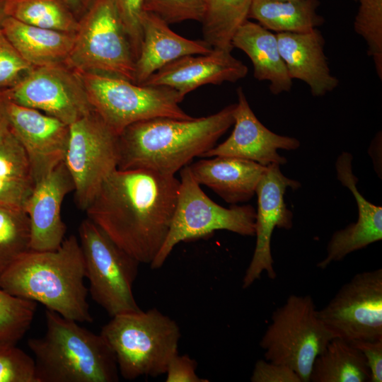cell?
Segmentation results:
<instances>
[{
    "mask_svg": "<svg viewBox=\"0 0 382 382\" xmlns=\"http://www.w3.org/2000/svg\"><path fill=\"white\" fill-rule=\"evenodd\" d=\"M179 187L175 175L117 169L85 212L119 247L140 263L151 264L168 233Z\"/></svg>",
    "mask_w": 382,
    "mask_h": 382,
    "instance_id": "obj_1",
    "label": "cell"
},
{
    "mask_svg": "<svg viewBox=\"0 0 382 382\" xmlns=\"http://www.w3.org/2000/svg\"><path fill=\"white\" fill-rule=\"evenodd\" d=\"M236 103L206 117H156L135 122L118 135L117 169H147L175 175L216 146L233 125Z\"/></svg>",
    "mask_w": 382,
    "mask_h": 382,
    "instance_id": "obj_2",
    "label": "cell"
},
{
    "mask_svg": "<svg viewBox=\"0 0 382 382\" xmlns=\"http://www.w3.org/2000/svg\"><path fill=\"white\" fill-rule=\"evenodd\" d=\"M85 278L81 245L71 235L55 250L23 254L0 274V288L39 302L66 319L91 323Z\"/></svg>",
    "mask_w": 382,
    "mask_h": 382,
    "instance_id": "obj_3",
    "label": "cell"
},
{
    "mask_svg": "<svg viewBox=\"0 0 382 382\" xmlns=\"http://www.w3.org/2000/svg\"><path fill=\"white\" fill-rule=\"evenodd\" d=\"M46 332L30 338L38 382H117L115 355L96 334L54 311L45 312Z\"/></svg>",
    "mask_w": 382,
    "mask_h": 382,
    "instance_id": "obj_4",
    "label": "cell"
},
{
    "mask_svg": "<svg viewBox=\"0 0 382 382\" xmlns=\"http://www.w3.org/2000/svg\"><path fill=\"white\" fill-rule=\"evenodd\" d=\"M100 332L112 349L119 373L127 380L165 374L178 354L177 323L157 308L111 317Z\"/></svg>",
    "mask_w": 382,
    "mask_h": 382,
    "instance_id": "obj_5",
    "label": "cell"
},
{
    "mask_svg": "<svg viewBox=\"0 0 382 382\" xmlns=\"http://www.w3.org/2000/svg\"><path fill=\"white\" fill-rule=\"evenodd\" d=\"M334 338L318 318L310 295H290L277 308L260 347L265 360L285 365L310 382L313 362Z\"/></svg>",
    "mask_w": 382,
    "mask_h": 382,
    "instance_id": "obj_6",
    "label": "cell"
},
{
    "mask_svg": "<svg viewBox=\"0 0 382 382\" xmlns=\"http://www.w3.org/2000/svg\"><path fill=\"white\" fill-rule=\"evenodd\" d=\"M79 74L93 110L118 135L127 127L143 120L193 118L180 108L184 98L171 88L140 85L107 74Z\"/></svg>",
    "mask_w": 382,
    "mask_h": 382,
    "instance_id": "obj_7",
    "label": "cell"
},
{
    "mask_svg": "<svg viewBox=\"0 0 382 382\" xmlns=\"http://www.w3.org/2000/svg\"><path fill=\"white\" fill-rule=\"evenodd\" d=\"M79 73H96L134 82L135 57L113 0H96L79 20L65 62Z\"/></svg>",
    "mask_w": 382,
    "mask_h": 382,
    "instance_id": "obj_8",
    "label": "cell"
},
{
    "mask_svg": "<svg viewBox=\"0 0 382 382\" xmlns=\"http://www.w3.org/2000/svg\"><path fill=\"white\" fill-rule=\"evenodd\" d=\"M180 180L175 212L167 236L150 264L160 268L181 241L207 236L218 230L241 236L255 233L256 210L249 204L225 208L212 201L195 180L189 166L180 170Z\"/></svg>",
    "mask_w": 382,
    "mask_h": 382,
    "instance_id": "obj_9",
    "label": "cell"
},
{
    "mask_svg": "<svg viewBox=\"0 0 382 382\" xmlns=\"http://www.w3.org/2000/svg\"><path fill=\"white\" fill-rule=\"evenodd\" d=\"M79 235L93 300L110 317L141 310L132 291L140 262L88 218Z\"/></svg>",
    "mask_w": 382,
    "mask_h": 382,
    "instance_id": "obj_10",
    "label": "cell"
},
{
    "mask_svg": "<svg viewBox=\"0 0 382 382\" xmlns=\"http://www.w3.org/2000/svg\"><path fill=\"white\" fill-rule=\"evenodd\" d=\"M64 163L74 185L76 203L85 211L117 169L118 134L93 110L69 125Z\"/></svg>",
    "mask_w": 382,
    "mask_h": 382,
    "instance_id": "obj_11",
    "label": "cell"
},
{
    "mask_svg": "<svg viewBox=\"0 0 382 382\" xmlns=\"http://www.w3.org/2000/svg\"><path fill=\"white\" fill-rule=\"evenodd\" d=\"M334 337L347 342L382 339V270L356 274L317 311Z\"/></svg>",
    "mask_w": 382,
    "mask_h": 382,
    "instance_id": "obj_12",
    "label": "cell"
},
{
    "mask_svg": "<svg viewBox=\"0 0 382 382\" xmlns=\"http://www.w3.org/2000/svg\"><path fill=\"white\" fill-rule=\"evenodd\" d=\"M6 91L12 103L68 125L93 111L80 74L65 64L33 67Z\"/></svg>",
    "mask_w": 382,
    "mask_h": 382,
    "instance_id": "obj_13",
    "label": "cell"
},
{
    "mask_svg": "<svg viewBox=\"0 0 382 382\" xmlns=\"http://www.w3.org/2000/svg\"><path fill=\"white\" fill-rule=\"evenodd\" d=\"M301 187L297 180L286 177L278 164H270L261 178L255 191L257 196L255 233L256 244L250 262L242 282L243 289L250 286L266 272L274 279L276 272L271 252V240L275 228L290 229L293 226V213L284 202L288 188Z\"/></svg>",
    "mask_w": 382,
    "mask_h": 382,
    "instance_id": "obj_14",
    "label": "cell"
},
{
    "mask_svg": "<svg viewBox=\"0 0 382 382\" xmlns=\"http://www.w3.org/2000/svg\"><path fill=\"white\" fill-rule=\"evenodd\" d=\"M9 117L12 132L28 156L35 184L64 162L69 125L37 110L11 101Z\"/></svg>",
    "mask_w": 382,
    "mask_h": 382,
    "instance_id": "obj_15",
    "label": "cell"
},
{
    "mask_svg": "<svg viewBox=\"0 0 382 382\" xmlns=\"http://www.w3.org/2000/svg\"><path fill=\"white\" fill-rule=\"evenodd\" d=\"M237 96L231 135L202 157H236L264 166L286 163V159L279 154L278 150H295L300 146V141L294 137L277 134L264 126L253 112L241 87L237 89Z\"/></svg>",
    "mask_w": 382,
    "mask_h": 382,
    "instance_id": "obj_16",
    "label": "cell"
},
{
    "mask_svg": "<svg viewBox=\"0 0 382 382\" xmlns=\"http://www.w3.org/2000/svg\"><path fill=\"white\" fill-rule=\"evenodd\" d=\"M74 190L64 162L35 184L24 208L30 222L31 250H53L62 243L66 227L61 216L62 204Z\"/></svg>",
    "mask_w": 382,
    "mask_h": 382,
    "instance_id": "obj_17",
    "label": "cell"
},
{
    "mask_svg": "<svg viewBox=\"0 0 382 382\" xmlns=\"http://www.w3.org/2000/svg\"><path fill=\"white\" fill-rule=\"evenodd\" d=\"M248 74V67L231 51L212 49L207 54L180 57L151 75L143 84L175 89L182 98L206 84L235 83Z\"/></svg>",
    "mask_w": 382,
    "mask_h": 382,
    "instance_id": "obj_18",
    "label": "cell"
},
{
    "mask_svg": "<svg viewBox=\"0 0 382 382\" xmlns=\"http://www.w3.org/2000/svg\"><path fill=\"white\" fill-rule=\"evenodd\" d=\"M281 56L291 79L306 83L313 96L332 91L338 79L330 71L325 40L317 28L307 33H276Z\"/></svg>",
    "mask_w": 382,
    "mask_h": 382,
    "instance_id": "obj_19",
    "label": "cell"
},
{
    "mask_svg": "<svg viewBox=\"0 0 382 382\" xmlns=\"http://www.w3.org/2000/svg\"><path fill=\"white\" fill-rule=\"evenodd\" d=\"M141 25L142 40L135 61V83L143 84L154 73L180 57L207 54L213 49L204 40L179 35L153 13L143 11Z\"/></svg>",
    "mask_w": 382,
    "mask_h": 382,
    "instance_id": "obj_20",
    "label": "cell"
},
{
    "mask_svg": "<svg viewBox=\"0 0 382 382\" xmlns=\"http://www.w3.org/2000/svg\"><path fill=\"white\" fill-rule=\"evenodd\" d=\"M195 180L236 204L250 199L267 170L255 161L231 156H214L188 165Z\"/></svg>",
    "mask_w": 382,
    "mask_h": 382,
    "instance_id": "obj_21",
    "label": "cell"
},
{
    "mask_svg": "<svg viewBox=\"0 0 382 382\" xmlns=\"http://www.w3.org/2000/svg\"><path fill=\"white\" fill-rule=\"evenodd\" d=\"M352 160L350 153L343 151L335 163L339 181L353 194L358 207L357 221L335 231L328 242L331 252L340 258L382 239V207L366 200L358 190Z\"/></svg>",
    "mask_w": 382,
    "mask_h": 382,
    "instance_id": "obj_22",
    "label": "cell"
},
{
    "mask_svg": "<svg viewBox=\"0 0 382 382\" xmlns=\"http://www.w3.org/2000/svg\"><path fill=\"white\" fill-rule=\"evenodd\" d=\"M231 44L250 58L254 77L267 81L271 93L290 91L292 79L281 56L276 33L248 19L237 29Z\"/></svg>",
    "mask_w": 382,
    "mask_h": 382,
    "instance_id": "obj_23",
    "label": "cell"
},
{
    "mask_svg": "<svg viewBox=\"0 0 382 382\" xmlns=\"http://www.w3.org/2000/svg\"><path fill=\"white\" fill-rule=\"evenodd\" d=\"M1 29L23 57L33 67L65 64L75 33L43 28L7 17Z\"/></svg>",
    "mask_w": 382,
    "mask_h": 382,
    "instance_id": "obj_24",
    "label": "cell"
},
{
    "mask_svg": "<svg viewBox=\"0 0 382 382\" xmlns=\"http://www.w3.org/2000/svg\"><path fill=\"white\" fill-rule=\"evenodd\" d=\"M319 6V0H252L248 19L276 33H307L324 23Z\"/></svg>",
    "mask_w": 382,
    "mask_h": 382,
    "instance_id": "obj_25",
    "label": "cell"
},
{
    "mask_svg": "<svg viewBox=\"0 0 382 382\" xmlns=\"http://www.w3.org/2000/svg\"><path fill=\"white\" fill-rule=\"evenodd\" d=\"M310 381H370V371L362 352L350 342L334 337L315 359Z\"/></svg>",
    "mask_w": 382,
    "mask_h": 382,
    "instance_id": "obj_26",
    "label": "cell"
},
{
    "mask_svg": "<svg viewBox=\"0 0 382 382\" xmlns=\"http://www.w3.org/2000/svg\"><path fill=\"white\" fill-rule=\"evenodd\" d=\"M203 40L214 49L232 51L237 29L248 20L252 0H202Z\"/></svg>",
    "mask_w": 382,
    "mask_h": 382,
    "instance_id": "obj_27",
    "label": "cell"
},
{
    "mask_svg": "<svg viewBox=\"0 0 382 382\" xmlns=\"http://www.w3.org/2000/svg\"><path fill=\"white\" fill-rule=\"evenodd\" d=\"M8 17L43 28L76 33L79 20L65 0H6Z\"/></svg>",
    "mask_w": 382,
    "mask_h": 382,
    "instance_id": "obj_28",
    "label": "cell"
},
{
    "mask_svg": "<svg viewBox=\"0 0 382 382\" xmlns=\"http://www.w3.org/2000/svg\"><path fill=\"white\" fill-rule=\"evenodd\" d=\"M29 219L23 209L0 205V274L30 250Z\"/></svg>",
    "mask_w": 382,
    "mask_h": 382,
    "instance_id": "obj_29",
    "label": "cell"
},
{
    "mask_svg": "<svg viewBox=\"0 0 382 382\" xmlns=\"http://www.w3.org/2000/svg\"><path fill=\"white\" fill-rule=\"evenodd\" d=\"M36 302L13 296L0 288V347L16 345L29 330Z\"/></svg>",
    "mask_w": 382,
    "mask_h": 382,
    "instance_id": "obj_30",
    "label": "cell"
},
{
    "mask_svg": "<svg viewBox=\"0 0 382 382\" xmlns=\"http://www.w3.org/2000/svg\"><path fill=\"white\" fill-rule=\"evenodd\" d=\"M359 6L354 21V31L367 45V53L382 79V0H358Z\"/></svg>",
    "mask_w": 382,
    "mask_h": 382,
    "instance_id": "obj_31",
    "label": "cell"
},
{
    "mask_svg": "<svg viewBox=\"0 0 382 382\" xmlns=\"http://www.w3.org/2000/svg\"><path fill=\"white\" fill-rule=\"evenodd\" d=\"M142 10L168 25L186 21L201 23L204 13L202 0H143Z\"/></svg>",
    "mask_w": 382,
    "mask_h": 382,
    "instance_id": "obj_32",
    "label": "cell"
},
{
    "mask_svg": "<svg viewBox=\"0 0 382 382\" xmlns=\"http://www.w3.org/2000/svg\"><path fill=\"white\" fill-rule=\"evenodd\" d=\"M0 382H38L35 359L16 345L1 346Z\"/></svg>",
    "mask_w": 382,
    "mask_h": 382,
    "instance_id": "obj_33",
    "label": "cell"
},
{
    "mask_svg": "<svg viewBox=\"0 0 382 382\" xmlns=\"http://www.w3.org/2000/svg\"><path fill=\"white\" fill-rule=\"evenodd\" d=\"M0 176L33 181L26 152L13 133L0 141Z\"/></svg>",
    "mask_w": 382,
    "mask_h": 382,
    "instance_id": "obj_34",
    "label": "cell"
},
{
    "mask_svg": "<svg viewBox=\"0 0 382 382\" xmlns=\"http://www.w3.org/2000/svg\"><path fill=\"white\" fill-rule=\"evenodd\" d=\"M33 66L20 55L0 28V88H8L23 79Z\"/></svg>",
    "mask_w": 382,
    "mask_h": 382,
    "instance_id": "obj_35",
    "label": "cell"
},
{
    "mask_svg": "<svg viewBox=\"0 0 382 382\" xmlns=\"http://www.w3.org/2000/svg\"><path fill=\"white\" fill-rule=\"evenodd\" d=\"M132 45L135 61L142 40L141 16L143 0H113Z\"/></svg>",
    "mask_w": 382,
    "mask_h": 382,
    "instance_id": "obj_36",
    "label": "cell"
},
{
    "mask_svg": "<svg viewBox=\"0 0 382 382\" xmlns=\"http://www.w3.org/2000/svg\"><path fill=\"white\" fill-rule=\"evenodd\" d=\"M34 186L32 180L0 176V205L24 210Z\"/></svg>",
    "mask_w": 382,
    "mask_h": 382,
    "instance_id": "obj_37",
    "label": "cell"
},
{
    "mask_svg": "<svg viewBox=\"0 0 382 382\" xmlns=\"http://www.w3.org/2000/svg\"><path fill=\"white\" fill-rule=\"evenodd\" d=\"M252 382H302L298 374L289 367L265 359L257 360L254 366Z\"/></svg>",
    "mask_w": 382,
    "mask_h": 382,
    "instance_id": "obj_38",
    "label": "cell"
},
{
    "mask_svg": "<svg viewBox=\"0 0 382 382\" xmlns=\"http://www.w3.org/2000/svg\"><path fill=\"white\" fill-rule=\"evenodd\" d=\"M197 363L187 354L175 355L168 364L166 372V382H208L207 378L196 373Z\"/></svg>",
    "mask_w": 382,
    "mask_h": 382,
    "instance_id": "obj_39",
    "label": "cell"
},
{
    "mask_svg": "<svg viewBox=\"0 0 382 382\" xmlns=\"http://www.w3.org/2000/svg\"><path fill=\"white\" fill-rule=\"evenodd\" d=\"M364 354L370 371L371 382L382 381V339L350 342Z\"/></svg>",
    "mask_w": 382,
    "mask_h": 382,
    "instance_id": "obj_40",
    "label": "cell"
},
{
    "mask_svg": "<svg viewBox=\"0 0 382 382\" xmlns=\"http://www.w3.org/2000/svg\"><path fill=\"white\" fill-rule=\"evenodd\" d=\"M10 103L6 88H0V141L13 134L9 117Z\"/></svg>",
    "mask_w": 382,
    "mask_h": 382,
    "instance_id": "obj_41",
    "label": "cell"
},
{
    "mask_svg": "<svg viewBox=\"0 0 382 382\" xmlns=\"http://www.w3.org/2000/svg\"><path fill=\"white\" fill-rule=\"evenodd\" d=\"M71 10L79 20L89 9L96 0H65Z\"/></svg>",
    "mask_w": 382,
    "mask_h": 382,
    "instance_id": "obj_42",
    "label": "cell"
},
{
    "mask_svg": "<svg viewBox=\"0 0 382 382\" xmlns=\"http://www.w3.org/2000/svg\"><path fill=\"white\" fill-rule=\"evenodd\" d=\"M7 17L8 16L6 12V0H0V28Z\"/></svg>",
    "mask_w": 382,
    "mask_h": 382,
    "instance_id": "obj_43",
    "label": "cell"
},
{
    "mask_svg": "<svg viewBox=\"0 0 382 382\" xmlns=\"http://www.w3.org/2000/svg\"><path fill=\"white\" fill-rule=\"evenodd\" d=\"M354 1H358V0H354Z\"/></svg>",
    "mask_w": 382,
    "mask_h": 382,
    "instance_id": "obj_44",
    "label": "cell"
}]
</instances>
